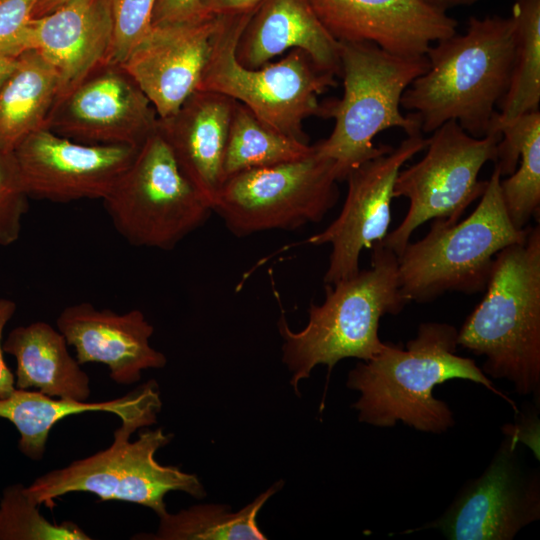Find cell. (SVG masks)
Wrapping results in <instances>:
<instances>
[{"instance_id": "obj_1", "label": "cell", "mask_w": 540, "mask_h": 540, "mask_svg": "<svg viewBox=\"0 0 540 540\" xmlns=\"http://www.w3.org/2000/svg\"><path fill=\"white\" fill-rule=\"evenodd\" d=\"M514 20L499 15L472 16L463 34L433 43L427 70L404 91L401 107L411 111L421 133L456 121L468 134H491L510 83Z\"/></svg>"}, {"instance_id": "obj_2", "label": "cell", "mask_w": 540, "mask_h": 540, "mask_svg": "<svg viewBox=\"0 0 540 540\" xmlns=\"http://www.w3.org/2000/svg\"><path fill=\"white\" fill-rule=\"evenodd\" d=\"M458 330L450 324H420L405 348L385 342L373 358L360 362L347 386L360 392L353 407L359 421L392 427L398 421L416 430L440 434L455 424L448 405L434 397L435 386L463 379L500 393L474 360L456 354Z\"/></svg>"}, {"instance_id": "obj_3", "label": "cell", "mask_w": 540, "mask_h": 540, "mask_svg": "<svg viewBox=\"0 0 540 540\" xmlns=\"http://www.w3.org/2000/svg\"><path fill=\"white\" fill-rule=\"evenodd\" d=\"M480 303L458 330L457 344L485 357L486 376L506 379L517 393L540 387V227L494 258Z\"/></svg>"}, {"instance_id": "obj_4", "label": "cell", "mask_w": 540, "mask_h": 540, "mask_svg": "<svg viewBox=\"0 0 540 540\" xmlns=\"http://www.w3.org/2000/svg\"><path fill=\"white\" fill-rule=\"evenodd\" d=\"M372 248L369 268L325 284V300L310 304L301 331H292L281 316L283 362L292 372L296 393L299 381L319 364L330 371L342 359L367 361L377 355L385 345L378 333L380 319L400 313L409 303L401 291L397 255L381 242Z\"/></svg>"}, {"instance_id": "obj_5", "label": "cell", "mask_w": 540, "mask_h": 540, "mask_svg": "<svg viewBox=\"0 0 540 540\" xmlns=\"http://www.w3.org/2000/svg\"><path fill=\"white\" fill-rule=\"evenodd\" d=\"M339 43L343 95L321 104V117L335 123L330 136L314 144L319 155L334 161L338 182L393 149L373 144L380 132L401 128L408 136L422 134L416 116L403 115L400 107L404 91L428 68L426 55H397L369 42Z\"/></svg>"}, {"instance_id": "obj_6", "label": "cell", "mask_w": 540, "mask_h": 540, "mask_svg": "<svg viewBox=\"0 0 540 540\" xmlns=\"http://www.w3.org/2000/svg\"><path fill=\"white\" fill-rule=\"evenodd\" d=\"M501 178L494 166L479 204L466 219L453 224L432 220L427 235L409 242L397 256L401 291L409 302H431L449 291H484L495 256L525 242L529 227L517 229L511 223Z\"/></svg>"}, {"instance_id": "obj_7", "label": "cell", "mask_w": 540, "mask_h": 540, "mask_svg": "<svg viewBox=\"0 0 540 540\" xmlns=\"http://www.w3.org/2000/svg\"><path fill=\"white\" fill-rule=\"evenodd\" d=\"M253 12L218 16L197 90L217 92L240 102L266 125L308 143L304 121L311 116L321 117L318 95L336 86V76L318 67L301 49H291L281 60L258 68L242 66L235 48Z\"/></svg>"}, {"instance_id": "obj_8", "label": "cell", "mask_w": 540, "mask_h": 540, "mask_svg": "<svg viewBox=\"0 0 540 540\" xmlns=\"http://www.w3.org/2000/svg\"><path fill=\"white\" fill-rule=\"evenodd\" d=\"M144 421L123 420L114 432L110 447L68 466L50 471L24 487L26 495L38 506L50 509L55 500L71 492H89L100 501L119 500L151 508L158 516L166 510L164 497L170 491H181L194 498L206 495L195 474L183 472L177 466H164L155 453L167 445L173 434L161 428L144 430L138 439L130 436Z\"/></svg>"}, {"instance_id": "obj_9", "label": "cell", "mask_w": 540, "mask_h": 540, "mask_svg": "<svg viewBox=\"0 0 540 540\" xmlns=\"http://www.w3.org/2000/svg\"><path fill=\"white\" fill-rule=\"evenodd\" d=\"M102 201L129 244L160 250L173 249L213 212L182 173L158 126Z\"/></svg>"}, {"instance_id": "obj_10", "label": "cell", "mask_w": 540, "mask_h": 540, "mask_svg": "<svg viewBox=\"0 0 540 540\" xmlns=\"http://www.w3.org/2000/svg\"><path fill=\"white\" fill-rule=\"evenodd\" d=\"M337 182L334 161L314 148L310 155L294 161L229 176L212 211L237 237L295 230L321 221L335 206Z\"/></svg>"}, {"instance_id": "obj_11", "label": "cell", "mask_w": 540, "mask_h": 540, "mask_svg": "<svg viewBox=\"0 0 540 540\" xmlns=\"http://www.w3.org/2000/svg\"><path fill=\"white\" fill-rule=\"evenodd\" d=\"M501 134L476 138L456 121H448L428 138L425 156L400 170L393 197L409 200L402 222L381 243L397 256L410 242L412 233L429 220L456 223L484 193L487 181L479 180L485 163H495Z\"/></svg>"}, {"instance_id": "obj_12", "label": "cell", "mask_w": 540, "mask_h": 540, "mask_svg": "<svg viewBox=\"0 0 540 540\" xmlns=\"http://www.w3.org/2000/svg\"><path fill=\"white\" fill-rule=\"evenodd\" d=\"M158 120L122 64L103 60L56 102L47 128L85 144L138 148L157 129Z\"/></svg>"}, {"instance_id": "obj_13", "label": "cell", "mask_w": 540, "mask_h": 540, "mask_svg": "<svg viewBox=\"0 0 540 540\" xmlns=\"http://www.w3.org/2000/svg\"><path fill=\"white\" fill-rule=\"evenodd\" d=\"M422 134L408 136L396 148L374 157L349 172L348 189L338 217L322 232L304 243L332 246L325 284L350 278L360 270L359 259L365 248L381 242L391 223V202L401 167L426 148Z\"/></svg>"}, {"instance_id": "obj_14", "label": "cell", "mask_w": 540, "mask_h": 540, "mask_svg": "<svg viewBox=\"0 0 540 540\" xmlns=\"http://www.w3.org/2000/svg\"><path fill=\"white\" fill-rule=\"evenodd\" d=\"M138 148L85 144L42 128L13 153L30 198L67 203L103 200Z\"/></svg>"}, {"instance_id": "obj_15", "label": "cell", "mask_w": 540, "mask_h": 540, "mask_svg": "<svg viewBox=\"0 0 540 540\" xmlns=\"http://www.w3.org/2000/svg\"><path fill=\"white\" fill-rule=\"evenodd\" d=\"M514 447L515 438L503 443L484 473L431 527L452 540H511L538 520L539 479L523 472Z\"/></svg>"}, {"instance_id": "obj_16", "label": "cell", "mask_w": 540, "mask_h": 540, "mask_svg": "<svg viewBox=\"0 0 540 540\" xmlns=\"http://www.w3.org/2000/svg\"><path fill=\"white\" fill-rule=\"evenodd\" d=\"M309 1L338 42H369L397 55H425L457 33V20L425 0Z\"/></svg>"}, {"instance_id": "obj_17", "label": "cell", "mask_w": 540, "mask_h": 540, "mask_svg": "<svg viewBox=\"0 0 540 540\" xmlns=\"http://www.w3.org/2000/svg\"><path fill=\"white\" fill-rule=\"evenodd\" d=\"M218 22V16H208L151 25L121 63L159 118L173 114L197 90Z\"/></svg>"}, {"instance_id": "obj_18", "label": "cell", "mask_w": 540, "mask_h": 540, "mask_svg": "<svg viewBox=\"0 0 540 540\" xmlns=\"http://www.w3.org/2000/svg\"><path fill=\"white\" fill-rule=\"evenodd\" d=\"M56 325L80 365L105 364L118 384L136 383L143 370L166 365L165 355L150 345L154 328L140 310L118 314L80 302L64 308Z\"/></svg>"}, {"instance_id": "obj_19", "label": "cell", "mask_w": 540, "mask_h": 540, "mask_svg": "<svg viewBox=\"0 0 540 540\" xmlns=\"http://www.w3.org/2000/svg\"><path fill=\"white\" fill-rule=\"evenodd\" d=\"M110 40L107 0H68L53 11L32 18L15 40L9 56L16 57L27 50L41 54L59 74V100L106 60Z\"/></svg>"}, {"instance_id": "obj_20", "label": "cell", "mask_w": 540, "mask_h": 540, "mask_svg": "<svg viewBox=\"0 0 540 540\" xmlns=\"http://www.w3.org/2000/svg\"><path fill=\"white\" fill-rule=\"evenodd\" d=\"M234 103L220 93L196 90L177 111L158 120L179 168L211 209L225 181L224 156Z\"/></svg>"}, {"instance_id": "obj_21", "label": "cell", "mask_w": 540, "mask_h": 540, "mask_svg": "<svg viewBox=\"0 0 540 540\" xmlns=\"http://www.w3.org/2000/svg\"><path fill=\"white\" fill-rule=\"evenodd\" d=\"M291 49H301L322 70L340 76V43L324 27L309 0H262L239 36L237 61L258 68Z\"/></svg>"}, {"instance_id": "obj_22", "label": "cell", "mask_w": 540, "mask_h": 540, "mask_svg": "<svg viewBox=\"0 0 540 540\" xmlns=\"http://www.w3.org/2000/svg\"><path fill=\"white\" fill-rule=\"evenodd\" d=\"M162 406L158 385L151 380L129 394L104 402L55 399L39 391L15 390L0 398V418L10 421L20 434L19 450L32 460H40L52 427L63 418L85 412H109L123 420L156 422Z\"/></svg>"}, {"instance_id": "obj_23", "label": "cell", "mask_w": 540, "mask_h": 540, "mask_svg": "<svg viewBox=\"0 0 540 540\" xmlns=\"http://www.w3.org/2000/svg\"><path fill=\"white\" fill-rule=\"evenodd\" d=\"M3 351L16 360L19 389L79 402L90 396L89 377L68 351L64 335L50 324L37 321L15 327L3 341Z\"/></svg>"}, {"instance_id": "obj_24", "label": "cell", "mask_w": 540, "mask_h": 540, "mask_svg": "<svg viewBox=\"0 0 540 540\" xmlns=\"http://www.w3.org/2000/svg\"><path fill=\"white\" fill-rule=\"evenodd\" d=\"M60 77L41 54L27 50L0 85V149L13 152L29 135L47 128L58 100Z\"/></svg>"}, {"instance_id": "obj_25", "label": "cell", "mask_w": 540, "mask_h": 540, "mask_svg": "<svg viewBox=\"0 0 540 540\" xmlns=\"http://www.w3.org/2000/svg\"><path fill=\"white\" fill-rule=\"evenodd\" d=\"M514 53L508 90L499 105L491 134L505 124L539 110L540 0H514Z\"/></svg>"}, {"instance_id": "obj_26", "label": "cell", "mask_w": 540, "mask_h": 540, "mask_svg": "<svg viewBox=\"0 0 540 540\" xmlns=\"http://www.w3.org/2000/svg\"><path fill=\"white\" fill-rule=\"evenodd\" d=\"M279 481L260 494L238 512H230L227 505H196L176 514L167 511L160 515L155 534H140L133 539L154 540H264L257 525V515L266 501L276 493Z\"/></svg>"}, {"instance_id": "obj_27", "label": "cell", "mask_w": 540, "mask_h": 540, "mask_svg": "<svg viewBox=\"0 0 540 540\" xmlns=\"http://www.w3.org/2000/svg\"><path fill=\"white\" fill-rule=\"evenodd\" d=\"M314 146L291 138L235 101L224 156L225 180L238 172L273 166L310 155Z\"/></svg>"}, {"instance_id": "obj_28", "label": "cell", "mask_w": 540, "mask_h": 540, "mask_svg": "<svg viewBox=\"0 0 540 540\" xmlns=\"http://www.w3.org/2000/svg\"><path fill=\"white\" fill-rule=\"evenodd\" d=\"M71 521L55 524L39 512L22 484L6 487L0 500V540H90Z\"/></svg>"}, {"instance_id": "obj_29", "label": "cell", "mask_w": 540, "mask_h": 540, "mask_svg": "<svg viewBox=\"0 0 540 540\" xmlns=\"http://www.w3.org/2000/svg\"><path fill=\"white\" fill-rule=\"evenodd\" d=\"M156 0H107L111 40L106 60L122 63L152 25Z\"/></svg>"}, {"instance_id": "obj_30", "label": "cell", "mask_w": 540, "mask_h": 540, "mask_svg": "<svg viewBox=\"0 0 540 540\" xmlns=\"http://www.w3.org/2000/svg\"><path fill=\"white\" fill-rule=\"evenodd\" d=\"M29 199L14 153L0 149V246L19 239Z\"/></svg>"}, {"instance_id": "obj_31", "label": "cell", "mask_w": 540, "mask_h": 540, "mask_svg": "<svg viewBox=\"0 0 540 540\" xmlns=\"http://www.w3.org/2000/svg\"><path fill=\"white\" fill-rule=\"evenodd\" d=\"M38 0H0V56H9L12 45L33 18Z\"/></svg>"}, {"instance_id": "obj_32", "label": "cell", "mask_w": 540, "mask_h": 540, "mask_svg": "<svg viewBox=\"0 0 540 540\" xmlns=\"http://www.w3.org/2000/svg\"><path fill=\"white\" fill-rule=\"evenodd\" d=\"M208 16L204 12L200 0H156L152 25L184 22Z\"/></svg>"}, {"instance_id": "obj_33", "label": "cell", "mask_w": 540, "mask_h": 540, "mask_svg": "<svg viewBox=\"0 0 540 540\" xmlns=\"http://www.w3.org/2000/svg\"><path fill=\"white\" fill-rule=\"evenodd\" d=\"M16 311L14 301L0 298V398H4L15 390V378L3 356V331Z\"/></svg>"}, {"instance_id": "obj_34", "label": "cell", "mask_w": 540, "mask_h": 540, "mask_svg": "<svg viewBox=\"0 0 540 540\" xmlns=\"http://www.w3.org/2000/svg\"><path fill=\"white\" fill-rule=\"evenodd\" d=\"M262 0H200L204 12L214 16H236L253 12Z\"/></svg>"}, {"instance_id": "obj_35", "label": "cell", "mask_w": 540, "mask_h": 540, "mask_svg": "<svg viewBox=\"0 0 540 540\" xmlns=\"http://www.w3.org/2000/svg\"><path fill=\"white\" fill-rule=\"evenodd\" d=\"M68 0H38L33 18L40 17L58 8Z\"/></svg>"}, {"instance_id": "obj_36", "label": "cell", "mask_w": 540, "mask_h": 540, "mask_svg": "<svg viewBox=\"0 0 540 540\" xmlns=\"http://www.w3.org/2000/svg\"><path fill=\"white\" fill-rule=\"evenodd\" d=\"M429 4L447 11L450 8L473 5L482 0H425Z\"/></svg>"}, {"instance_id": "obj_37", "label": "cell", "mask_w": 540, "mask_h": 540, "mask_svg": "<svg viewBox=\"0 0 540 540\" xmlns=\"http://www.w3.org/2000/svg\"><path fill=\"white\" fill-rule=\"evenodd\" d=\"M16 57L0 56V85L12 71Z\"/></svg>"}]
</instances>
